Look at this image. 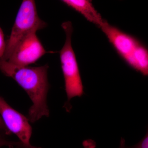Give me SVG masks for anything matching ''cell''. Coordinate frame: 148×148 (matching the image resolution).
Segmentation results:
<instances>
[{"label": "cell", "mask_w": 148, "mask_h": 148, "mask_svg": "<svg viewBox=\"0 0 148 148\" xmlns=\"http://www.w3.org/2000/svg\"><path fill=\"white\" fill-rule=\"evenodd\" d=\"M47 65L31 67L19 66L7 61L0 60V71L7 76L12 78L27 92L33 105L28 112L27 119L32 123L43 116H49L47 95Z\"/></svg>", "instance_id": "1"}, {"label": "cell", "mask_w": 148, "mask_h": 148, "mask_svg": "<svg viewBox=\"0 0 148 148\" xmlns=\"http://www.w3.org/2000/svg\"><path fill=\"white\" fill-rule=\"evenodd\" d=\"M62 27L66 33V40L64 46L60 51V57L68 99L64 107L69 112L71 109L70 101L74 97H81L83 95L84 87L76 57L72 46L73 28L71 22H64Z\"/></svg>", "instance_id": "2"}, {"label": "cell", "mask_w": 148, "mask_h": 148, "mask_svg": "<svg viewBox=\"0 0 148 148\" xmlns=\"http://www.w3.org/2000/svg\"><path fill=\"white\" fill-rule=\"evenodd\" d=\"M45 22L38 15L35 1L24 0L21 3L12 29L9 38L6 43L4 53L1 61L8 60L18 42L34 31L46 27Z\"/></svg>", "instance_id": "3"}, {"label": "cell", "mask_w": 148, "mask_h": 148, "mask_svg": "<svg viewBox=\"0 0 148 148\" xmlns=\"http://www.w3.org/2000/svg\"><path fill=\"white\" fill-rule=\"evenodd\" d=\"M0 116L9 131L18 138L19 148H42L30 143L32 130L27 118L12 108L1 96Z\"/></svg>", "instance_id": "4"}, {"label": "cell", "mask_w": 148, "mask_h": 148, "mask_svg": "<svg viewBox=\"0 0 148 148\" xmlns=\"http://www.w3.org/2000/svg\"><path fill=\"white\" fill-rule=\"evenodd\" d=\"M37 32L33 31L25 36L7 61L16 66H28L47 53L37 36Z\"/></svg>", "instance_id": "5"}, {"label": "cell", "mask_w": 148, "mask_h": 148, "mask_svg": "<svg viewBox=\"0 0 148 148\" xmlns=\"http://www.w3.org/2000/svg\"><path fill=\"white\" fill-rule=\"evenodd\" d=\"M111 43L125 61L129 58L140 42L134 38L104 21L101 26Z\"/></svg>", "instance_id": "6"}, {"label": "cell", "mask_w": 148, "mask_h": 148, "mask_svg": "<svg viewBox=\"0 0 148 148\" xmlns=\"http://www.w3.org/2000/svg\"><path fill=\"white\" fill-rule=\"evenodd\" d=\"M67 5L81 14L88 21L101 27L104 23L101 15L88 0H64Z\"/></svg>", "instance_id": "7"}, {"label": "cell", "mask_w": 148, "mask_h": 148, "mask_svg": "<svg viewBox=\"0 0 148 148\" xmlns=\"http://www.w3.org/2000/svg\"><path fill=\"white\" fill-rule=\"evenodd\" d=\"M127 63L144 75L148 74V53L147 50L140 44L134 50L132 55L127 58Z\"/></svg>", "instance_id": "8"}, {"label": "cell", "mask_w": 148, "mask_h": 148, "mask_svg": "<svg viewBox=\"0 0 148 148\" xmlns=\"http://www.w3.org/2000/svg\"><path fill=\"white\" fill-rule=\"evenodd\" d=\"M6 136L0 132V148L5 146L10 148H18L20 143L18 141H11L8 139Z\"/></svg>", "instance_id": "9"}, {"label": "cell", "mask_w": 148, "mask_h": 148, "mask_svg": "<svg viewBox=\"0 0 148 148\" xmlns=\"http://www.w3.org/2000/svg\"><path fill=\"white\" fill-rule=\"evenodd\" d=\"M125 148H148V131L144 138L140 140L138 144L131 147H126Z\"/></svg>", "instance_id": "10"}, {"label": "cell", "mask_w": 148, "mask_h": 148, "mask_svg": "<svg viewBox=\"0 0 148 148\" xmlns=\"http://www.w3.org/2000/svg\"><path fill=\"white\" fill-rule=\"evenodd\" d=\"M6 43L5 41L3 33L1 29L0 28V59L3 56L5 51Z\"/></svg>", "instance_id": "11"}, {"label": "cell", "mask_w": 148, "mask_h": 148, "mask_svg": "<svg viewBox=\"0 0 148 148\" xmlns=\"http://www.w3.org/2000/svg\"><path fill=\"white\" fill-rule=\"evenodd\" d=\"M82 145L84 148H95L96 146L95 141L90 139L84 140Z\"/></svg>", "instance_id": "12"}, {"label": "cell", "mask_w": 148, "mask_h": 148, "mask_svg": "<svg viewBox=\"0 0 148 148\" xmlns=\"http://www.w3.org/2000/svg\"><path fill=\"white\" fill-rule=\"evenodd\" d=\"M0 132L3 133L6 135H10L11 134L10 132L9 131L4 123L1 117L0 116Z\"/></svg>", "instance_id": "13"}, {"label": "cell", "mask_w": 148, "mask_h": 148, "mask_svg": "<svg viewBox=\"0 0 148 148\" xmlns=\"http://www.w3.org/2000/svg\"><path fill=\"white\" fill-rule=\"evenodd\" d=\"M125 140L123 138H121V140L119 148H125Z\"/></svg>", "instance_id": "14"}]
</instances>
